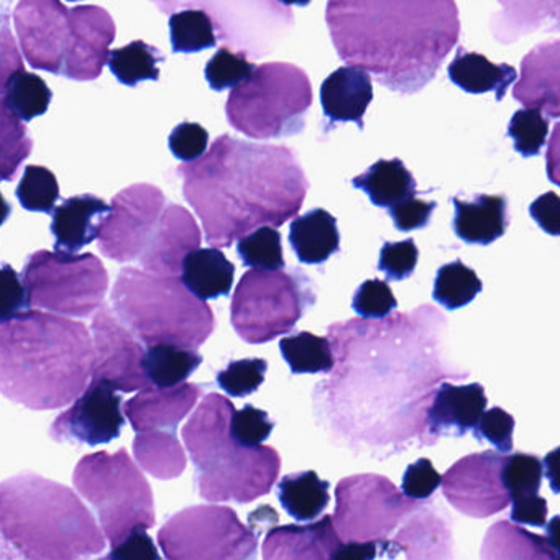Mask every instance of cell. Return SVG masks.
<instances>
[{
  "instance_id": "cell-1",
  "label": "cell",
  "mask_w": 560,
  "mask_h": 560,
  "mask_svg": "<svg viewBox=\"0 0 560 560\" xmlns=\"http://www.w3.org/2000/svg\"><path fill=\"white\" fill-rule=\"evenodd\" d=\"M176 172L206 241L218 248L232 247L264 225L281 228L300 212L310 189L291 150L229 136L215 139L205 156Z\"/></svg>"
},
{
  "instance_id": "cell-2",
  "label": "cell",
  "mask_w": 560,
  "mask_h": 560,
  "mask_svg": "<svg viewBox=\"0 0 560 560\" xmlns=\"http://www.w3.org/2000/svg\"><path fill=\"white\" fill-rule=\"evenodd\" d=\"M340 60L399 94L424 90L460 38L454 0H327Z\"/></svg>"
},
{
  "instance_id": "cell-3",
  "label": "cell",
  "mask_w": 560,
  "mask_h": 560,
  "mask_svg": "<svg viewBox=\"0 0 560 560\" xmlns=\"http://www.w3.org/2000/svg\"><path fill=\"white\" fill-rule=\"evenodd\" d=\"M94 339L61 314L27 311L0 327V389L35 411L77 401L93 378Z\"/></svg>"
},
{
  "instance_id": "cell-4",
  "label": "cell",
  "mask_w": 560,
  "mask_h": 560,
  "mask_svg": "<svg viewBox=\"0 0 560 560\" xmlns=\"http://www.w3.org/2000/svg\"><path fill=\"white\" fill-rule=\"evenodd\" d=\"M0 530L4 550L31 560L100 556L107 540L73 490L35 474L15 475L0 487Z\"/></svg>"
},
{
  "instance_id": "cell-5",
  "label": "cell",
  "mask_w": 560,
  "mask_h": 560,
  "mask_svg": "<svg viewBox=\"0 0 560 560\" xmlns=\"http://www.w3.org/2000/svg\"><path fill=\"white\" fill-rule=\"evenodd\" d=\"M234 412L231 399L211 393L183 429L199 493L214 503L258 500L270 493L280 475L281 457L273 447L242 445L232 438Z\"/></svg>"
},
{
  "instance_id": "cell-6",
  "label": "cell",
  "mask_w": 560,
  "mask_h": 560,
  "mask_svg": "<svg viewBox=\"0 0 560 560\" xmlns=\"http://www.w3.org/2000/svg\"><path fill=\"white\" fill-rule=\"evenodd\" d=\"M110 301L117 316L149 347L173 343L196 350L215 329L209 304L176 275L122 268Z\"/></svg>"
},
{
  "instance_id": "cell-7",
  "label": "cell",
  "mask_w": 560,
  "mask_h": 560,
  "mask_svg": "<svg viewBox=\"0 0 560 560\" xmlns=\"http://www.w3.org/2000/svg\"><path fill=\"white\" fill-rule=\"evenodd\" d=\"M313 104L310 78L290 63H265L231 91L229 124L254 140L283 139L304 129Z\"/></svg>"
},
{
  "instance_id": "cell-8",
  "label": "cell",
  "mask_w": 560,
  "mask_h": 560,
  "mask_svg": "<svg viewBox=\"0 0 560 560\" xmlns=\"http://www.w3.org/2000/svg\"><path fill=\"white\" fill-rule=\"evenodd\" d=\"M73 483L93 504L110 547L124 542L139 527L155 526L152 488L129 452H96L78 462Z\"/></svg>"
},
{
  "instance_id": "cell-9",
  "label": "cell",
  "mask_w": 560,
  "mask_h": 560,
  "mask_svg": "<svg viewBox=\"0 0 560 560\" xmlns=\"http://www.w3.org/2000/svg\"><path fill=\"white\" fill-rule=\"evenodd\" d=\"M316 303L314 283L303 271L252 270L238 281L231 320L248 343H267L294 329Z\"/></svg>"
},
{
  "instance_id": "cell-10",
  "label": "cell",
  "mask_w": 560,
  "mask_h": 560,
  "mask_svg": "<svg viewBox=\"0 0 560 560\" xmlns=\"http://www.w3.org/2000/svg\"><path fill=\"white\" fill-rule=\"evenodd\" d=\"M22 278L32 306L78 319L100 311L109 287V275L93 254L35 252L25 261Z\"/></svg>"
},
{
  "instance_id": "cell-11",
  "label": "cell",
  "mask_w": 560,
  "mask_h": 560,
  "mask_svg": "<svg viewBox=\"0 0 560 560\" xmlns=\"http://www.w3.org/2000/svg\"><path fill=\"white\" fill-rule=\"evenodd\" d=\"M173 560H238L257 557V534L228 506H192L170 517L159 533Z\"/></svg>"
},
{
  "instance_id": "cell-12",
  "label": "cell",
  "mask_w": 560,
  "mask_h": 560,
  "mask_svg": "<svg viewBox=\"0 0 560 560\" xmlns=\"http://www.w3.org/2000/svg\"><path fill=\"white\" fill-rule=\"evenodd\" d=\"M334 524L342 542L380 540L398 526L405 514L419 506L405 500L388 478L353 475L336 488Z\"/></svg>"
},
{
  "instance_id": "cell-13",
  "label": "cell",
  "mask_w": 560,
  "mask_h": 560,
  "mask_svg": "<svg viewBox=\"0 0 560 560\" xmlns=\"http://www.w3.org/2000/svg\"><path fill=\"white\" fill-rule=\"evenodd\" d=\"M110 206L97 238L101 254L119 264L139 261L168 206L165 195L156 186L140 183L114 196Z\"/></svg>"
},
{
  "instance_id": "cell-14",
  "label": "cell",
  "mask_w": 560,
  "mask_h": 560,
  "mask_svg": "<svg viewBox=\"0 0 560 560\" xmlns=\"http://www.w3.org/2000/svg\"><path fill=\"white\" fill-rule=\"evenodd\" d=\"M94 360L93 380H104L124 393L152 388L143 357L142 340L122 323L110 306H101L93 316Z\"/></svg>"
},
{
  "instance_id": "cell-15",
  "label": "cell",
  "mask_w": 560,
  "mask_h": 560,
  "mask_svg": "<svg viewBox=\"0 0 560 560\" xmlns=\"http://www.w3.org/2000/svg\"><path fill=\"white\" fill-rule=\"evenodd\" d=\"M506 457L503 452L487 451L462 458L442 477L445 498L471 517L500 513L511 501L501 477Z\"/></svg>"
},
{
  "instance_id": "cell-16",
  "label": "cell",
  "mask_w": 560,
  "mask_h": 560,
  "mask_svg": "<svg viewBox=\"0 0 560 560\" xmlns=\"http://www.w3.org/2000/svg\"><path fill=\"white\" fill-rule=\"evenodd\" d=\"M14 25L28 65L63 77L70 40V11L63 2L21 0L14 12Z\"/></svg>"
},
{
  "instance_id": "cell-17",
  "label": "cell",
  "mask_w": 560,
  "mask_h": 560,
  "mask_svg": "<svg viewBox=\"0 0 560 560\" xmlns=\"http://www.w3.org/2000/svg\"><path fill=\"white\" fill-rule=\"evenodd\" d=\"M126 424L122 398L104 380H93L83 395L50 425V438L67 444H109Z\"/></svg>"
},
{
  "instance_id": "cell-18",
  "label": "cell",
  "mask_w": 560,
  "mask_h": 560,
  "mask_svg": "<svg viewBox=\"0 0 560 560\" xmlns=\"http://www.w3.org/2000/svg\"><path fill=\"white\" fill-rule=\"evenodd\" d=\"M116 24L109 12L96 5H80L70 11V40L63 77L71 81H94L109 63Z\"/></svg>"
},
{
  "instance_id": "cell-19",
  "label": "cell",
  "mask_w": 560,
  "mask_h": 560,
  "mask_svg": "<svg viewBox=\"0 0 560 560\" xmlns=\"http://www.w3.org/2000/svg\"><path fill=\"white\" fill-rule=\"evenodd\" d=\"M202 235L188 209L166 206L155 235L140 257L143 270L156 275H178L191 252L198 250Z\"/></svg>"
},
{
  "instance_id": "cell-20",
  "label": "cell",
  "mask_w": 560,
  "mask_h": 560,
  "mask_svg": "<svg viewBox=\"0 0 560 560\" xmlns=\"http://www.w3.org/2000/svg\"><path fill=\"white\" fill-rule=\"evenodd\" d=\"M487 402L480 383L464 386L442 383L435 389L425 419L429 445L434 444L439 438H462L468 431H474L487 409Z\"/></svg>"
},
{
  "instance_id": "cell-21",
  "label": "cell",
  "mask_w": 560,
  "mask_h": 560,
  "mask_svg": "<svg viewBox=\"0 0 560 560\" xmlns=\"http://www.w3.org/2000/svg\"><path fill=\"white\" fill-rule=\"evenodd\" d=\"M513 97L524 107L560 119V40L537 45L523 58Z\"/></svg>"
},
{
  "instance_id": "cell-22",
  "label": "cell",
  "mask_w": 560,
  "mask_h": 560,
  "mask_svg": "<svg viewBox=\"0 0 560 560\" xmlns=\"http://www.w3.org/2000/svg\"><path fill=\"white\" fill-rule=\"evenodd\" d=\"M202 396V386L182 383L173 388H147L124 405V412L137 432L178 431Z\"/></svg>"
},
{
  "instance_id": "cell-23",
  "label": "cell",
  "mask_w": 560,
  "mask_h": 560,
  "mask_svg": "<svg viewBox=\"0 0 560 560\" xmlns=\"http://www.w3.org/2000/svg\"><path fill=\"white\" fill-rule=\"evenodd\" d=\"M110 209L113 206L93 195L65 199L51 214L55 252L74 255L100 238L101 229Z\"/></svg>"
},
{
  "instance_id": "cell-24",
  "label": "cell",
  "mask_w": 560,
  "mask_h": 560,
  "mask_svg": "<svg viewBox=\"0 0 560 560\" xmlns=\"http://www.w3.org/2000/svg\"><path fill=\"white\" fill-rule=\"evenodd\" d=\"M342 547L332 516L307 526L275 527L264 540L265 559H334Z\"/></svg>"
},
{
  "instance_id": "cell-25",
  "label": "cell",
  "mask_w": 560,
  "mask_h": 560,
  "mask_svg": "<svg viewBox=\"0 0 560 560\" xmlns=\"http://www.w3.org/2000/svg\"><path fill=\"white\" fill-rule=\"evenodd\" d=\"M372 101V78L362 68H339L320 86V104L330 122H355L363 129V116Z\"/></svg>"
},
{
  "instance_id": "cell-26",
  "label": "cell",
  "mask_w": 560,
  "mask_h": 560,
  "mask_svg": "<svg viewBox=\"0 0 560 560\" xmlns=\"http://www.w3.org/2000/svg\"><path fill=\"white\" fill-rule=\"evenodd\" d=\"M501 11L491 18V35L511 45L533 32H560V0H498Z\"/></svg>"
},
{
  "instance_id": "cell-27",
  "label": "cell",
  "mask_w": 560,
  "mask_h": 560,
  "mask_svg": "<svg viewBox=\"0 0 560 560\" xmlns=\"http://www.w3.org/2000/svg\"><path fill=\"white\" fill-rule=\"evenodd\" d=\"M455 208L454 232L470 245H490L503 237L510 225L508 199L504 196L480 195L470 201L452 199Z\"/></svg>"
},
{
  "instance_id": "cell-28",
  "label": "cell",
  "mask_w": 560,
  "mask_h": 560,
  "mask_svg": "<svg viewBox=\"0 0 560 560\" xmlns=\"http://www.w3.org/2000/svg\"><path fill=\"white\" fill-rule=\"evenodd\" d=\"M290 245L298 260L306 265L326 264L340 250L337 219L326 209H314L290 225Z\"/></svg>"
},
{
  "instance_id": "cell-29",
  "label": "cell",
  "mask_w": 560,
  "mask_h": 560,
  "mask_svg": "<svg viewBox=\"0 0 560 560\" xmlns=\"http://www.w3.org/2000/svg\"><path fill=\"white\" fill-rule=\"evenodd\" d=\"M455 86L468 94H497L500 103L508 88L517 80V71L510 65H494L485 55L458 50L447 68Z\"/></svg>"
},
{
  "instance_id": "cell-30",
  "label": "cell",
  "mask_w": 560,
  "mask_h": 560,
  "mask_svg": "<svg viewBox=\"0 0 560 560\" xmlns=\"http://www.w3.org/2000/svg\"><path fill=\"white\" fill-rule=\"evenodd\" d=\"M234 277V264L218 247L198 248L183 264V281L196 296L205 301L228 296Z\"/></svg>"
},
{
  "instance_id": "cell-31",
  "label": "cell",
  "mask_w": 560,
  "mask_h": 560,
  "mask_svg": "<svg viewBox=\"0 0 560 560\" xmlns=\"http://www.w3.org/2000/svg\"><path fill=\"white\" fill-rule=\"evenodd\" d=\"M352 186L362 189L376 208L389 209L416 196L415 176L401 160H380L365 173L352 179Z\"/></svg>"
},
{
  "instance_id": "cell-32",
  "label": "cell",
  "mask_w": 560,
  "mask_h": 560,
  "mask_svg": "<svg viewBox=\"0 0 560 560\" xmlns=\"http://www.w3.org/2000/svg\"><path fill=\"white\" fill-rule=\"evenodd\" d=\"M133 455L143 470L160 480L178 478L188 465L185 447L172 431L137 432Z\"/></svg>"
},
{
  "instance_id": "cell-33",
  "label": "cell",
  "mask_w": 560,
  "mask_h": 560,
  "mask_svg": "<svg viewBox=\"0 0 560 560\" xmlns=\"http://www.w3.org/2000/svg\"><path fill=\"white\" fill-rule=\"evenodd\" d=\"M278 500L294 520L314 521L329 506V481L313 470L287 475L278 483Z\"/></svg>"
},
{
  "instance_id": "cell-34",
  "label": "cell",
  "mask_w": 560,
  "mask_h": 560,
  "mask_svg": "<svg viewBox=\"0 0 560 560\" xmlns=\"http://www.w3.org/2000/svg\"><path fill=\"white\" fill-rule=\"evenodd\" d=\"M201 363V353L185 347L173 346V343L150 346L143 357L147 375L156 388H173L182 385Z\"/></svg>"
},
{
  "instance_id": "cell-35",
  "label": "cell",
  "mask_w": 560,
  "mask_h": 560,
  "mask_svg": "<svg viewBox=\"0 0 560 560\" xmlns=\"http://www.w3.org/2000/svg\"><path fill=\"white\" fill-rule=\"evenodd\" d=\"M51 100L54 93L37 74L21 70L2 81V107L24 122L44 116Z\"/></svg>"
},
{
  "instance_id": "cell-36",
  "label": "cell",
  "mask_w": 560,
  "mask_h": 560,
  "mask_svg": "<svg viewBox=\"0 0 560 560\" xmlns=\"http://www.w3.org/2000/svg\"><path fill=\"white\" fill-rule=\"evenodd\" d=\"M280 350L293 375L329 373L336 366L332 343L326 337L298 332L281 339Z\"/></svg>"
},
{
  "instance_id": "cell-37",
  "label": "cell",
  "mask_w": 560,
  "mask_h": 560,
  "mask_svg": "<svg viewBox=\"0 0 560 560\" xmlns=\"http://www.w3.org/2000/svg\"><path fill=\"white\" fill-rule=\"evenodd\" d=\"M165 60L159 48L137 40L110 51L109 70L120 84L133 88L143 81H159V65Z\"/></svg>"
},
{
  "instance_id": "cell-38",
  "label": "cell",
  "mask_w": 560,
  "mask_h": 560,
  "mask_svg": "<svg viewBox=\"0 0 560 560\" xmlns=\"http://www.w3.org/2000/svg\"><path fill=\"white\" fill-rule=\"evenodd\" d=\"M170 38L175 54H198L218 45L214 24L198 9H186L170 18Z\"/></svg>"
},
{
  "instance_id": "cell-39",
  "label": "cell",
  "mask_w": 560,
  "mask_h": 560,
  "mask_svg": "<svg viewBox=\"0 0 560 560\" xmlns=\"http://www.w3.org/2000/svg\"><path fill=\"white\" fill-rule=\"evenodd\" d=\"M481 288L483 284L477 273L457 260L439 268L432 296L445 310L457 311L471 303Z\"/></svg>"
},
{
  "instance_id": "cell-40",
  "label": "cell",
  "mask_w": 560,
  "mask_h": 560,
  "mask_svg": "<svg viewBox=\"0 0 560 560\" xmlns=\"http://www.w3.org/2000/svg\"><path fill=\"white\" fill-rule=\"evenodd\" d=\"M242 264L252 270L275 271L287 267L281 247V234L273 225H264L237 242Z\"/></svg>"
},
{
  "instance_id": "cell-41",
  "label": "cell",
  "mask_w": 560,
  "mask_h": 560,
  "mask_svg": "<svg viewBox=\"0 0 560 560\" xmlns=\"http://www.w3.org/2000/svg\"><path fill=\"white\" fill-rule=\"evenodd\" d=\"M19 202L31 212L54 214L55 206L60 199V186L57 176L45 166L31 165L18 186Z\"/></svg>"
},
{
  "instance_id": "cell-42",
  "label": "cell",
  "mask_w": 560,
  "mask_h": 560,
  "mask_svg": "<svg viewBox=\"0 0 560 560\" xmlns=\"http://www.w3.org/2000/svg\"><path fill=\"white\" fill-rule=\"evenodd\" d=\"M549 133V117L542 110L524 107L511 117L508 136L513 139L514 150L524 159L537 156L546 145Z\"/></svg>"
},
{
  "instance_id": "cell-43",
  "label": "cell",
  "mask_w": 560,
  "mask_h": 560,
  "mask_svg": "<svg viewBox=\"0 0 560 560\" xmlns=\"http://www.w3.org/2000/svg\"><path fill=\"white\" fill-rule=\"evenodd\" d=\"M501 477L511 501L537 494L542 483L544 462H540L536 455L523 454V452L508 455Z\"/></svg>"
},
{
  "instance_id": "cell-44",
  "label": "cell",
  "mask_w": 560,
  "mask_h": 560,
  "mask_svg": "<svg viewBox=\"0 0 560 560\" xmlns=\"http://www.w3.org/2000/svg\"><path fill=\"white\" fill-rule=\"evenodd\" d=\"M24 120L2 107V179L12 182L24 160L32 153L31 136Z\"/></svg>"
},
{
  "instance_id": "cell-45",
  "label": "cell",
  "mask_w": 560,
  "mask_h": 560,
  "mask_svg": "<svg viewBox=\"0 0 560 560\" xmlns=\"http://www.w3.org/2000/svg\"><path fill=\"white\" fill-rule=\"evenodd\" d=\"M255 65L247 60L245 54H234L229 48H221L206 65V81L212 90L222 93L234 90L252 77Z\"/></svg>"
},
{
  "instance_id": "cell-46",
  "label": "cell",
  "mask_w": 560,
  "mask_h": 560,
  "mask_svg": "<svg viewBox=\"0 0 560 560\" xmlns=\"http://www.w3.org/2000/svg\"><path fill=\"white\" fill-rule=\"evenodd\" d=\"M267 360L245 359L231 362L218 373V385L228 395L244 398L260 388L267 373Z\"/></svg>"
},
{
  "instance_id": "cell-47",
  "label": "cell",
  "mask_w": 560,
  "mask_h": 560,
  "mask_svg": "<svg viewBox=\"0 0 560 560\" xmlns=\"http://www.w3.org/2000/svg\"><path fill=\"white\" fill-rule=\"evenodd\" d=\"M398 301L386 281L369 280L353 294L352 307L363 319H383L396 310Z\"/></svg>"
},
{
  "instance_id": "cell-48",
  "label": "cell",
  "mask_w": 560,
  "mask_h": 560,
  "mask_svg": "<svg viewBox=\"0 0 560 560\" xmlns=\"http://www.w3.org/2000/svg\"><path fill=\"white\" fill-rule=\"evenodd\" d=\"M32 300L24 278L11 265H2L0 273V323H8L19 314L31 311Z\"/></svg>"
},
{
  "instance_id": "cell-49",
  "label": "cell",
  "mask_w": 560,
  "mask_h": 560,
  "mask_svg": "<svg viewBox=\"0 0 560 560\" xmlns=\"http://www.w3.org/2000/svg\"><path fill=\"white\" fill-rule=\"evenodd\" d=\"M419 250L415 241L386 242L380 252L378 270L386 275L388 281H401L415 273Z\"/></svg>"
},
{
  "instance_id": "cell-50",
  "label": "cell",
  "mask_w": 560,
  "mask_h": 560,
  "mask_svg": "<svg viewBox=\"0 0 560 560\" xmlns=\"http://www.w3.org/2000/svg\"><path fill=\"white\" fill-rule=\"evenodd\" d=\"M273 428L275 422L268 418L267 412L247 405L234 412L231 432L238 444L260 445L270 438Z\"/></svg>"
},
{
  "instance_id": "cell-51",
  "label": "cell",
  "mask_w": 560,
  "mask_h": 560,
  "mask_svg": "<svg viewBox=\"0 0 560 560\" xmlns=\"http://www.w3.org/2000/svg\"><path fill=\"white\" fill-rule=\"evenodd\" d=\"M514 418L501 408H491L483 412L474 435L477 441H488L498 451L508 454L513 451Z\"/></svg>"
},
{
  "instance_id": "cell-52",
  "label": "cell",
  "mask_w": 560,
  "mask_h": 560,
  "mask_svg": "<svg viewBox=\"0 0 560 560\" xmlns=\"http://www.w3.org/2000/svg\"><path fill=\"white\" fill-rule=\"evenodd\" d=\"M170 150L183 163H192L205 156L209 147V133L195 122H183L168 139Z\"/></svg>"
},
{
  "instance_id": "cell-53",
  "label": "cell",
  "mask_w": 560,
  "mask_h": 560,
  "mask_svg": "<svg viewBox=\"0 0 560 560\" xmlns=\"http://www.w3.org/2000/svg\"><path fill=\"white\" fill-rule=\"evenodd\" d=\"M442 485V477L429 458H419L406 468L401 490L411 500H425Z\"/></svg>"
},
{
  "instance_id": "cell-54",
  "label": "cell",
  "mask_w": 560,
  "mask_h": 560,
  "mask_svg": "<svg viewBox=\"0 0 560 560\" xmlns=\"http://www.w3.org/2000/svg\"><path fill=\"white\" fill-rule=\"evenodd\" d=\"M435 208H438V205L434 201H422V199L412 196V198L392 206L388 212L398 231L411 232L424 229L431 222L432 212Z\"/></svg>"
},
{
  "instance_id": "cell-55",
  "label": "cell",
  "mask_w": 560,
  "mask_h": 560,
  "mask_svg": "<svg viewBox=\"0 0 560 560\" xmlns=\"http://www.w3.org/2000/svg\"><path fill=\"white\" fill-rule=\"evenodd\" d=\"M106 557L107 559L119 560L162 559L159 550H156L155 544H153V540L150 539L149 534H147L145 527H139V529L133 530L132 534H129V536L124 539V542L114 547Z\"/></svg>"
},
{
  "instance_id": "cell-56",
  "label": "cell",
  "mask_w": 560,
  "mask_h": 560,
  "mask_svg": "<svg viewBox=\"0 0 560 560\" xmlns=\"http://www.w3.org/2000/svg\"><path fill=\"white\" fill-rule=\"evenodd\" d=\"M529 214L546 234L560 237V196L546 192L529 206Z\"/></svg>"
},
{
  "instance_id": "cell-57",
  "label": "cell",
  "mask_w": 560,
  "mask_h": 560,
  "mask_svg": "<svg viewBox=\"0 0 560 560\" xmlns=\"http://www.w3.org/2000/svg\"><path fill=\"white\" fill-rule=\"evenodd\" d=\"M511 521L527 526L544 527L547 524V501L537 494L513 500Z\"/></svg>"
},
{
  "instance_id": "cell-58",
  "label": "cell",
  "mask_w": 560,
  "mask_h": 560,
  "mask_svg": "<svg viewBox=\"0 0 560 560\" xmlns=\"http://www.w3.org/2000/svg\"><path fill=\"white\" fill-rule=\"evenodd\" d=\"M546 168L550 183L560 188V122L553 127L549 143H547Z\"/></svg>"
},
{
  "instance_id": "cell-59",
  "label": "cell",
  "mask_w": 560,
  "mask_h": 560,
  "mask_svg": "<svg viewBox=\"0 0 560 560\" xmlns=\"http://www.w3.org/2000/svg\"><path fill=\"white\" fill-rule=\"evenodd\" d=\"M544 468H546V477L549 480L550 490L560 494V445L544 458Z\"/></svg>"
},
{
  "instance_id": "cell-60",
  "label": "cell",
  "mask_w": 560,
  "mask_h": 560,
  "mask_svg": "<svg viewBox=\"0 0 560 560\" xmlns=\"http://www.w3.org/2000/svg\"><path fill=\"white\" fill-rule=\"evenodd\" d=\"M546 542L556 559H560V516L552 517L546 524Z\"/></svg>"
},
{
  "instance_id": "cell-61",
  "label": "cell",
  "mask_w": 560,
  "mask_h": 560,
  "mask_svg": "<svg viewBox=\"0 0 560 560\" xmlns=\"http://www.w3.org/2000/svg\"><path fill=\"white\" fill-rule=\"evenodd\" d=\"M152 2H155L156 8H160V11L165 14H172L179 5V0H152Z\"/></svg>"
},
{
  "instance_id": "cell-62",
  "label": "cell",
  "mask_w": 560,
  "mask_h": 560,
  "mask_svg": "<svg viewBox=\"0 0 560 560\" xmlns=\"http://www.w3.org/2000/svg\"><path fill=\"white\" fill-rule=\"evenodd\" d=\"M281 5H287V8H291V5H300V8H306L310 5L311 0H277Z\"/></svg>"
},
{
  "instance_id": "cell-63",
  "label": "cell",
  "mask_w": 560,
  "mask_h": 560,
  "mask_svg": "<svg viewBox=\"0 0 560 560\" xmlns=\"http://www.w3.org/2000/svg\"><path fill=\"white\" fill-rule=\"evenodd\" d=\"M67 2H81V0H67Z\"/></svg>"
}]
</instances>
